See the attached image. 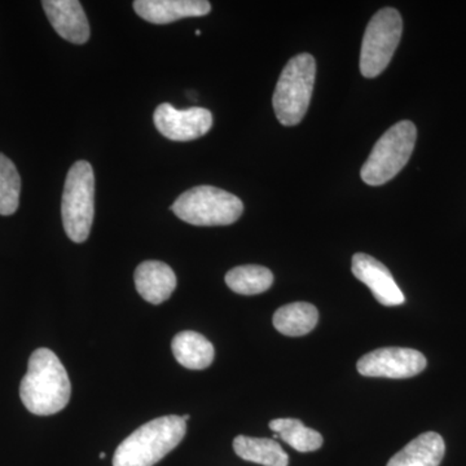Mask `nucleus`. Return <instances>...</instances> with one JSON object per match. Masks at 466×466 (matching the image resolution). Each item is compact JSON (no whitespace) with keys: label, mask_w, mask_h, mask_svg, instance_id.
I'll use <instances>...</instances> for the list:
<instances>
[{"label":"nucleus","mask_w":466,"mask_h":466,"mask_svg":"<svg viewBox=\"0 0 466 466\" xmlns=\"http://www.w3.org/2000/svg\"><path fill=\"white\" fill-rule=\"evenodd\" d=\"M156 127L159 133L174 142H191L210 131L213 115L208 109H175L171 104L164 103L157 106L155 116Z\"/></svg>","instance_id":"9"},{"label":"nucleus","mask_w":466,"mask_h":466,"mask_svg":"<svg viewBox=\"0 0 466 466\" xmlns=\"http://www.w3.org/2000/svg\"><path fill=\"white\" fill-rule=\"evenodd\" d=\"M426 366L424 354L403 348L377 349L359 359L357 364L361 376L385 379H410L421 373Z\"/></svg>","instance_id":"8"},{"label":"nucleus","mask_w":466,"mask_h":466,"mask_svg":"<svg viewBox=\"0 0 466 466\" xmlns=\"http://www.w3.org/2000/svg\"><path fill=\"white\" fill-rule=\"evenodd\" d=\"M170 208L179 219L198 227L229 226L244 213L238 196L211 186L188 189Z\"/></svg>","instance_id":"4"},{"label":"nucleus","mask_w":466,"mask_h":466,"mask_svg":"<svg viewBox=\"0 0 466 466\" xmlns=\"http://www.w3.org/2000/svg\"><path fill=\"white\" fill-rule=\"evenodd\" d=\"M171 349L177 363L192 370H207L216 355L213 343L193 330L177 333L171 343Z\"/></svg>","instance_id":"15"},{"label":"nucleus","mask_w":466,"mask_h":466,"mask_svg":"<svg viewBox=\"0 0 466 466\" xmlns=\"http://www.w3.org/2000/svg\"><path fill=\"white\" fill-rule=\"evenodd\" d=\"M403 33V20L394 8H383L370 18L360 52V73L376 78L390 64Z\"/></svg>","instance_id":"7"},{"label":"nucleus","mask_w":466,"mask_h":466,"mask_svg":"<svg viewBox=\"0 0 466 466\" xmlns=\"http://www.w3.org/2000/svg\"><path fill=\"white\" fill-rule=\"evenodd\" d=\"M274 283V275L262 266H238L227 272L226 284L229 289L242 296L265 293Z\"/></svg>","instance_id":"19"},{"label":"nucleus","mask_w":466,"mask_h":466,"mask_svg":"<svg viewBox=\"0 0 466 466\" xmlns=\"http://www.w3.org/2000/svg\"><path fill=\"white\" fill-rule=\"evenodd\" d=\"M276 329L288 337H300L314 330L319 321L318 309L311 303L296 302L285 305L274 315Z\"/></svg>","instance_id":"17"},{"label":"nucleus","mask_w":466,"mask_h":466,"mask_svg":"<svg viewBox=\"0 0 466 466\" xmlns=\"http://www.w3.org/2000/svg\"><path fill=\"white\" fill-rule=\"evenodd\" d=\"M99 458H100V459H106V453H104V452H101V453H100V456H99Z\"/></svg>","instance_id":"21"},{"label":"nucleus","mask_w":466,"mask_h":466,"mask_svg":"<svg viewBox=\"0 0 466 466\" xmlns=\"http://www.w3.org/2000/svg\"><path fill=\"white\" fill-rule=\"evenodd\" d=\"M95 175L87 161H76L67 171L61 216L70 240L82 244L90 236L95 214Z\"/></svg>","instance_id":"5"},{"label":"nucleus","mask_w":466,"mask_h":466,"mask_svg":"<svg viewBox=\"0 0 466 466\" xmlns=\"http://www.w3.org/2000/svg\"><path fill=\"white\" fill-rule=\"evenodd\" d=\"M21 177L14 162L0 153V216H12L20 205Z\"/></svg>","instance_id":"20"},{"label":"nucleus","mask_w":466,"mask_h":466,"mask_svg":"<svg viewBox=\"0 0 466 466\" xmlns=\"http://www.w3.org/2000/svg\"><path fill=\"white\" fill-rule=\"evenodd\" d=\"M446 452L443 438L434 431L419 435L392 456L388 466H440Z\"/></svg>","instance_id":"14"},{"label":"nucleus","mask_w":466,"mask_h":466,"mask_svg":"<svg viewBox=\"0 0 466 466\" xmlns=\"http://www.w3.org/2000/svg\"><path fill=\"white\" fill-rule=\"evenodd\" d=\"M187 421L182 416H164L147 422L128 435L116 450L113 466H153L183 441Z\"/></svg>","instance_id":"2"},{"label":"nucleus","mask_w":466,"mask_h":466,"mask_svg":"<svg viewBox=\"0 0 466 466\" xmlns=\"http://www.w3.org/2000/svg\"><path fill=\"white\" fill-rule=\"evenodd\" d=\"M182 417H183V419H184V420H186V421H187V420H189V417H191V416H189V415H184V416H182Z\"/></svg>","instance_id":"22"},{"label":"nucleus","mask_w":466,"mask_h":466,"mask_svg":"<svg viewBox=\"0 0 466 466\" xmlns=\"http://www.w3.org/2000/svg\"><path fill=\"white\" fill-rule=\"evenodd\" d=\"M416 126L410 121L398 122L380 137L360 171L368 186H382L406 167L415 149Z\"/></svg>","instance_id":"6"},{"label":"nucleus","mask_w":466,"mask_h":466,"mask_svg":"<svg viewBox=\"0 0 466 466\" xmlns=\"http://www.w3.org/2000/svg\"><path fill=\"white\" fill-rule=\"evenodd\" d=\"M352 274L372 291L373 297L383 306L394 308L406 302L403 291L395 283L391 272L373 257L357 253L352 257Z\"/></svg>","instance_id":"10"},{"label":"nucleus","mask_w":466,"mask_h":466,"mask_svg":"<svg viewBox=\"0 0 466 466\" xmlns=\"http://www.w3.org/2000/svg\"><path fill=\"white\" fill-rule=\"evenodd\" d=\"M70 395L72 385L60 359L50 349L35 350L20 385L26 410L38 416L55 415L67 406Z\"/></svg>","instance_id":"1"},{"label":"nucleus","mask_w":466,"mask_h":466,"mask_svg":"<svg viewBox=\"0 0 466 466\" xmlns=\"http://www.w3.org/2000/svg\"><path fill=\"white\" fill-rule=\"evenodd\" d=\"M135 285L143 299L152 305H161L177 289V276L167 263L147 260L135 271Z\"/></svg>","instance_id":"13"},{"label":"nucleus","mask_w":466,"mask_h":466,"mask_svg":"<svg viewBox=\"0 0 466 466\" xmlns=\"http://www.w3.org/2000/svg\"><path fill=\"white\" fill-rule=\"evenodd\" d=\"M269 429L285 443L299 452H312L323 446V437L314 429L303 425L296 419H276L269 422Z\"/></svg>","instance_id":"18"},{"label":"nucleus","mask_w":466,"mask_h":466,"mask_svg":"<svg viewBox=\"0 0 466 466\" xmlns=\"http://www.w3.org/2000/svg\"><path fill=\"white\" fill-rule=\"evenodd\" d=\"M317 76V61L309 54L297 55L285 66L274 92L275 115L284 126H296L308 113Z\"/></svg>","instance_id":"3"},{"label":"nucleus","mask_w":466,"mask_h":466,"mask_svg":"<svg viewBox=\"0 0 466 466\" xmlns=\"http://www.w3.org/2000/svg\"><path fill=\"white\" fill-rule=\"evenodd\" d=\"M43 9L61 38L75 45L90 39V24L78 0H45Z\"/></svg>","instance_id":"11"},{"label":"nucleus","mask_w":466,"mask_h":466,"mask_svg":"<svg viewBox=\"0 0 466 466\" xmlns=\"http://www.w3.org/2000/svg\"><path fill=\"white\" fill-rule=\"evenodd\" d=\"M236 455L247 461L256 462L263 466H288L289 456L283 447L268 438H251L238 435L233 441Z\"/></svg>","instance_id":"16"},{"label":"nucleus","mask_w":466,"mask_h":466,"mask_svg":"<svg viewBox=\"0 0 466 466\" xmlns=\"http://www.w3.org/2000/svg\"><path fill=\"white\" fill-rule=\"evenodd\" d=\"M134 9L143 20L164 25L182 18L207 16L211 5L205 0H137Z\"/></svg>","instance_id":"12"}]
</instances>
